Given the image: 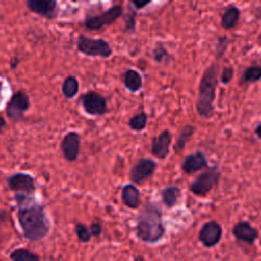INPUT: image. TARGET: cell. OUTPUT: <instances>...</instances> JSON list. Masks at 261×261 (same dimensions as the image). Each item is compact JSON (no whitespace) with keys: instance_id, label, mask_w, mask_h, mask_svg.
<instances>
[{"instance_id":"52a82bcc","label":"cell","mask_w":261,"mask_h":261,"mask_svg":"<svg viewBox=\"0 0 261 261\" xmlns=\"http://www.w3.org/2000/svg\"><path fill=\"white\" fill-rule=\"evenodd\" d=\"M30 101L28 95L22 91L15 92L6 105V115L10 120L18 121L29 109Z\"/></svg>"},{"instance_id":"5b68a950","label":"cell","mask_w":261,"mask_h":261,"mask_svg":"<svg viewBox=\"0 0 261 261\" xmlns=\"http://www.w3.org/2000/svg\"><path fill=\"white\" fill-rule=\"evenodd\" d=\"M219 177H220V171L216 167L209 168L201 172L196 177V179L191 184L190 190L195 195L204 197L218 182Z\"/></svg>"},{"instance_id":"484cf974","label":"cell","mask_w":261,"mask_h":261,"mask_svg":"<svg viewBox=\"0 0 261 261\" xmlns=\"http://www.w3.org/2000/svg\"><path fill=\"white\" fill-rule=\"evenodd\" d=\"M153 57L159 63H165L170 59V55L168 54L166 48L161 44L157 43L153 49Z\"/></svg>"},{"instance_id":"277c9868","label":"cell","mask_w":261,"mask_h":261,"mask_svg":"<svg viewBox=\"0 0 261 261\" xmlns=\"http://www.w3.org/2000/svg\"><path fill=\"white\" fill-rule=\"evenodd\" d=\"M77 50L87 56H99L107 58L112 54V48L110 44L104 39H93L80 35L76 42Z\"/></svg>"},{"instance_id":"30bf717a","label":"cell","mask_w":261,"mask_h":261,"mask_svg":"<svg viewBox=\"0 0 261 261\" xmlns=\"http://www.w3.org/2000/svg\"><path fill=\"white\" fill-rule=\"evenodd\" d=\"M157 164L150 158L139 159L129 171V178L135 184H140L153 175Z\"/></svg>"},{"instance_id":"f546056e","label":"cell","mask_w":261,"mask_h":261,"mask_svg":"<svg viewBox=\"0 0 261 261\" xmlns=\"http://www.w3.org/2000/svg\"><path fill=\"white\" fill-rule=\"evenodd\" d=\"M227 44H228V39L225 36L220 37L218 39L217 45H216V58H219L223 55V53L227 48Z\"/></svg>"},{"instance_id":"1f68e13d","label":"cell","mask_w":261,"mask_h":261,"mask_svg":"<svg viewBox=\"0 0 261 261\" xmlns=\"http://www.w3.org/2000/svg\"><path fill=\"white\" fill-rule=\"evenodd\" d=\"M132 4L135 6L136 9H142L145 6H147L148 4H150V1H132Z\"/></svg>"},{"instance_id":"4fadbf2b","label":"cell","mask_w":261,"mask_h":261,"mask_svg":"<svg viewBox=\"0 0 261 261\" xmlns=\"http://www.w3.org/2000/svg\"><path fill=\"white\" fill-rule=\"evenodd\" d=\"M28 8L43 17L55 18L57 15V2L54 0H28Z\"/></svg>"},{"instance_id":"d4e9b609","label":"cell","mask_w":261,"mask_h":261,"mask_svg":"<svg viewBox=\"0 0 261 261\" xmlns=\"http://www.w3.org/2000/svg\"><path fill=\"white\" fill-rule=\"evenodd\" d=\"M147 125V114L145 112H140L134 115L128 120V126L134 130H142Z\"/></svg>"},{"instance_id":"e0dca14e","label":"cell","mask_w":261,"mask_h":261,"mask_svg":"<svg viewBox=\"0 0 261 261\" xmlns=\"http://www.w3.org/2000/svg\"><path fill=\"white\" fill-rule=\"evenodd\" d=\"M121 200L126 207L136 209L141 203L140 191L134 185H125L121 191Z\"/></svg>"},{"instance_id":"d6a6232c","label":"cell","mask_w":261,"mask_h":261,"mask_svg":"<svg viewBox=\"0 0 261 261\" xmlns=\"http://www.w3.org/2000/svg\"><path fill=\"white\" fill-rule=\"evenodd\" d=\"M255 135H256L259 139H261V122L256 126V128H255Z\"/></svg>"},{"instance_id":"9a60e30c","label":"cell","mask_w":261,"mask_h":261,"mask_svg":"<svg viewBox=\"0 0 261 261\" xmlns=\"http://www.w3.org/2000/svg\"><path fill=\"white\" fill-rule=\"evenodd\" d=\"M232 233L237 240L247 244H253L259 236L258 230L247 221L238 222L232 228Z\"/></svg>"},{"instance_id":"ffe728a7","label":"cell","mask_w":261,"mask_h":261,"mask_svg":"<svg viewBox=\"0 0 261 261\" xmlns=\"http://www.w3.org/2000/svg\"><path fill=\"white\" fill-rule=\"evenodd\" d=\"M180 190L178 187L175 186H170V187H166L161 191V198H162V202L163 204L167 207V208H171L173 207L177 200H178V196H179Z\"/></svg>"},{"instance_id":"2e32d148","label":"cell","mask_w":261,"mask_h":261,"mask_svg":"<svg viewBox=\"0 0 261 261\" xmlns=\"http://www.w3.org/2000/svg\"><path fill=\"white\" fill-rule=\"evenodd\" d=\"M207 167V159L202 152H196L187 156L181 162V169L186 173H194Z\"/></svg>"},{"instance_id":"8d00e7d4","label":"cell","mask_w":261,"mask_h":261,"mask_svg":"<svg viewBox=\"0 0 261 261\" xmlns=\"http://www.w3.org/2000/svg\"><path fill=\"white\" fill-rule=\"evenodd\" d=\"M259 43L261 44V33H260V35H259Z\"/></svg>"},{"instance_id":"6da1fadb","label":"cell","mask_w":261,"mask_h":261,"mask_svg":"<svg viewBox=\"0 0 261 261\" xmlns=\"http://www.w3.org/2000/svg\"><path fill=\"white\" fill-rule=\"evenodd\" d=\"M17 211V219L25 239L40 241L47 237L51 223L43 206L37 203H20Z\"/></svg>"},{"instance_id":"7a4b0ae2","label":"cell","mask_w":261,"mask_h":261,"mask_svg":"<svg viewBox=\"0 0 261 261\" xmlns=\"http://www.w3.org/2000/svg\"><path fill=\"white\" fill-rule=\"evenodd\" d=\"M135 231L139 240L148 244H155L163 238L165 227L162 213L155 204H145L137 217Z\"/></svg>"},{"instance_id":"ac0fdd59","label":"cell","mask_w":261,"mask_h":261,"mask_svg":"<svg viewBox=\"0 0 261 261\" xmlns=\"http://www.w3.org/2000/svg\"><path fill=\"white\" fill-rule=\"evenodd\" d=\"M123 83L127 90L130 92L139 91L143 86L141 74L135 69H127L123 74Z\"/></svg>"},{"instance_id":"ba28073f","label":"cell","mask_w":261,"mask_h":261,"mask_svg":"<svg viewBox=\"0 0 261 261\" xmlns=\"http://www.w3.org/2000/svg\"><path fill=\"white\" fill-rule=\"evenodd\" d=\"M84 110L90 115H103L107 112V102L97 92L90 91L81 98Z\"/></svg>"},{"instance_id":"4316f807","label":"cell","mask_w":261,"mask_h":261,"mask_svg":"<svg viewBox=\"0 0 261 261\" xmlns=\"http://www.w3.org/2000/svg\"><path fill=\"white\" fill-rule=\"evenodd\" d=\"M74 232L82 243H88L92 238L90 229L83 223H76L74 225Z\"/></svg>"},{"instance_id":"9c48e42d","label":"cell","mask_w":261,"mask_h":261,"mask_svg":"<svg viewBox=\"0 0 261 261\" xmlns=\"http://www.w3.org/2000/svg\"><path fill=\"white\" fill-rule=\"evenodd\" d=\"M221 237H222V227L218 222L214 220L205 222L202 225L198 234L199 241L206 248H211L217 245Z\"/></svg>"},{"instance_id":"7c38bea8","label":"cell","mask_w":261,"mask_h":261,"mask_svg":"<svg viewBox=\"0 0 261 261\" xmlns=\"http://www.w3.org/2000/svg\"><path fill=\"white\" fill-rule=\"evenodd\" d=\"M80 135L76 132H68L60 143L63 156L68 161H74L80 154Z\"/></svg>"},{"instance_id":"603a6c76","label":"cell","mask_w":261,"mask_h":261,"mask_svg":"<svg viewBox=\"0 0 261 261\" xmlns=\"http://www.w3.org/2000/svg\"><path fill=\"white\" fill-rule=\"evenodd\" d=\"M195 130H196V128L191 124H187L181 128V130L179 133V136H178V139H177V141L175 143V146H174V150L176 152H180V151L184 150V148L186 147L187 142L193 136Z\"/></svg>"},{"instance_id":"3957f363","label":"cell","mask_w":261,"mask_h":261,"mask_svg":"<svg viewBox=\"0 0 261 261\" xmlns=\"http://www.w3.org/2000/svg\"><path fill=\"white\" fill-rule=\"evenodd\" d=\"M219 83V67L217 64L209 65L203 72L200 84L196 109L201 117L208 118L214 111V100Z\"/></svg>"},{"instance_id":"e575fe53","label":"cell","mask_w":261,"mask_h":261,"mask_svg":"<svg viewBox=\"0 0 261 261\" xmlns=\"http://www.w3.org/2000/svg\"><path fill=\"white\" fill-rule=\"evenodd\" d=\"M2 89H3V83L0 80V103H1V100H2Z\"/></svg>"},{"instance_id":"5bb4252c","label":"cell","mask_w":261,"mask_h":261,"mask_svg":"<svg viewBox=\"0 0 261 261\" xmlns=\"http://www.w3.org/2000/svg\"><path fill=\"white\" fill-rule=\"evenodd\" d=\"M172 136L168 129L162 130L157 137L152 139L151 153L159 159H164L169 153V147Z\"/></svg>"},{"instance_id":"d6986e66","label":"cell","mask_w":261,"mask_h":261,"mask_svg":"<svg viewBox=\"0 0 261 261\" xmlns=\"http://www.w3.org/2000/svg\"><path fill=\"white\" fill-rule=\"evenodd\" d=\"M240 9L236 6L228 7L221 15V25L224 29H232L240 19Z\"/></svg>"},{"instance_id":"d590c367","label":"cell","mask_w":261,"mask_h":261,"mask_svg":"<svg viewBox=\"0 0 261 261\" xmlns=\"http://www.w3.org/2000/svg\"><path fill=\"white\" fill-rule=\"evenodd\" d=\"M134 261H145V259L143 256H137L134 258Z\"/></svg>"},{"instance_id":"44dd1931","label":"cell","mask_w":261,"mask_h":261,"mask_svg":"<svg viewBox=\"0 0 261 261\" xmlns=\"http://www.w3.org/2000/svg\"><path fill=\"white\" fill-rule=\"evenodd\" d=\"M11 261H40L36 253L31 252L25 248H17L10 253Z\"/></svg>"},{"instance_id":"8fae6325","label":"cell","mask_w":261,"mask_h":261,"mask_svg":"<svg viewBox=\"0 0 261 261\" xmlns=\"http://www.w3.org/2000/svg\"><path fill=\"white\" fill-rule=\"evenodd\" d=\"M7 185L10 190L16 194L28 195L35 192V179L32 175L23 172H16L7 178Z\"/></svg>"},{"instance_id":"83f0119b","label":"cell","mask_w":261,"mask_h":261,"mask_svg":"<svg viewBox=\"0 0 261 261\" xmlns=\"http://www.w3.org/2000/svg\"><path fill=\"white\" fill-rule=\"evenodd\" d=\"M233 77V68L231 66H225L222 68L221 72L219 73V81L224 84L227 85Z\"/></svg>"},{"instance_id":"836d02e7","label":"cell","mask_w":261,"mask_h":261,"mask_svg":"<svg viewBox=\"0 0 261 261\" xmlns=\"http://www.w3.org/2000/svg\"><path fill=\"white\" fill-rule=\"evenodd\" d=\"M5 123H6V122H5L4 117L0 115V130L2 129V127H3V126H5Z\"/></svg>"},{"instance_id":"f1b7e54d","label":"cell","mask_w":261,"mask_h":261,"mask_svg":"<svg viewBox=\"0 0 261 261\" xmlns=\"http://www.w3.org/2000/svg\"><path fill=\"white\" fill-rule=\"evenodd\" d=\"M125 31L134 32L136 31V11L130 9L125 17Z\"/></svg>"},{"instance_id":"4dcf8cb0","label":"cell","mask_w":261,"mask_h":261,"mask_svg":"<svg viewBox=\"0 0 261 261\" xmlns=\"http://www.w3.org/2000/svg\"><path fill=\"white\" fill-rule=\"evenodd\" d=\"M89 229H90L91 234L94 236V237H98V236H100L101 232H102V226H101V224H99L98 222H93V223L90 225Z\"/></svg>"},{"instance_id":"cb8c5ba5","label":"cell","mask_w":261,"mask_h":261,"mask_svg":"<svg viewBox=\"0 0 261 261\" xmlns=\"http://www.w3.org/2000/svg\"><path fill=\"white\" fill-rule=\"evenodd\" d=\"M261 79V65H252L247 67L241 77L243 83H255Z\"/></svg>"},{"instance_id":"7402d4cb","label":"cell","mask_w":261,"mask_h":261,"mask_svg":"<svg viewBox=\"0 0 261 261\" xmlns=\"http://www.w3.org/2000/svg\"><path fill=\"white\" fill-rule=\"evenodd\" d=\"M61 91H62V94L66 98H68V99L73 98L77 94V91H79L77 80L73 75H68L62 83Z\"/></svg>"},{"instance_id":"8992f818","label":"cell","mask_w":261,"mask_h":261,"mask_svg":"<svg viewBox=\"0 0 261 261\" xmlns=\"http://www.w3.org/2000/svg\"><path fill=\"white\" fill-rule=\"evenodd\" d=\"M121 14H122V6L114 5L102 13L88 16L85 19L84 25L88 30H99L105 25H109L113 23L117 18L121 16Z\"/></svg>"}]
</instances>
